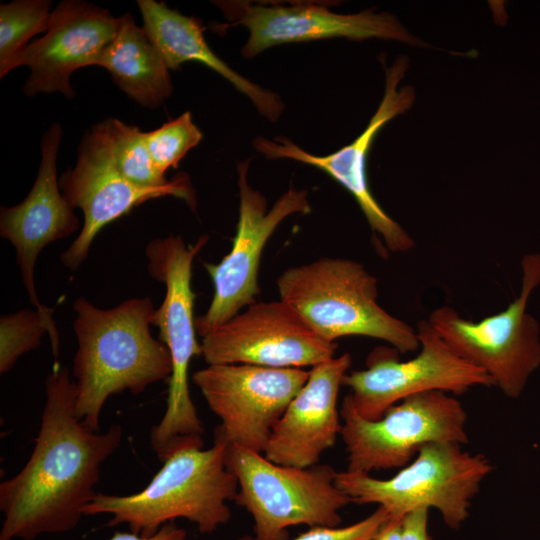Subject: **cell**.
I'll list each match as a JSON object with an SVG mask.
<instances>
[{"mask_svg":"<svg viewBox=\"0 0 540 540\" xmlns=\"http://www.w3.org/2000/svg\"><path fill=\"white\" fill-rule=\"evenodd\" d=\"M45 394L33 451L24 467L0 484V540H33L76 528L97 494L101 465L122 441L120 425L100 433L78 419L76 387L67 368L54 365Z\"/></svg>","mask_w":540,"mask_h":540,"instance_id":"obj_1","label":"cell"},{"mask_svg":"<svg viewBox=\"0 0 540 540\" xmlns=\"http://www.w3.org/2000/svg\"><path fill=\"white\" fill-rule=\"evenodd\" d=\"M73 309L78 344L72 369L75 412L86 428L98 432L107 399L126 390L137 395L169 379L171 357L151 334L155 309L149 297L131 298L110 309L79 297Z\"/></svg>","mask_w":540,"mask_h":540,"instance_id":"obj_2","label":"cell"},{"mask_svg":"<svg viewBox=\"0 0 540 540\" xmlns=\"http://www.w3.org/2000/svg\"><path fill=\"white\" fill-rule=\"evenodd\" d=\"M227 446L216 427L213 446L174 454L138 493H97L84 508V516L111 514L107 527L127 524L142 536H152L164 524L184 518L200 533L210 534L230 520L227 502L234 501L238 492V481L226 464Z\"/></svg>","mask_w":540,"mask_h":540,"instance_id":"obj_3","label":"cell"},{"mask_svg":"<svg viewBox=\"0 0 540 540\" xmlns=\"http://www.w3.org/2000/svg\"><path fill=\"white\" fill-rule=\"evenodd\" d=\"M207 241L208 236L202 235L187 246L180 236L169 235L152 240L145 249L150 276L166 286L152 319L172 362L166 410L150 431L151 448L162 462L179 451L204 446V426L189 390V366L194 356L201 355L193 315L192 263Z\"/></svg>","mask_w":540,"mask_h":540,"instance_id":"obj_4","label":"cell"},{"mask_svg":"<svg viewBox=\"0 0 540 540\" xmlns=\"http://www.w3.org/2000/svg\"><path fill=\"white\" fill-rule=\"evenodd\" d=\"M276 284L280 299L325 341L365 336L402 354L420 348L416 330L378 304L377 279L359 262L321 258L286 269Z\"/></svg>","mask_w":540,"mask_h":540,"instance_id":"obj_5","label":"cell"},{"mask_svg":"<svg viewBox=\"0 0 540 540\" xmlns=\"http://www.w3.org/2000/svg\"><path fill=\"white\" fill-rule=\"evenodd\" d=\"M226 464L238 481L234 501L252 516L256 540H288V528L300 524L339 527V511L351 503L328 464L279 465L229 442Z\"/></svg>","mask_w":540,"mask_h":540,"instance_id":"obj_6","label":"cell"},{"mask_svg":"<svg viewBox=\"0 0 540 540\" xmlns=\"http://www.w3.org/2000/svg\"><path fill=\"white\" fill-rule=\"evenodd\" d=\"M493 465L483 454L470 453L454 443H430L392 477L337 472L336 485L352 503L377 504L390 518L400 519L418 508H434L445 524L458 529L469 515Z\"/></svg>","mask_w":540,"mask_h":540,"instance_id":"obj_7","label":"cell"},{"mask_svg":"<svg viewBox=\"0 0 540 540\" xmlns=\"http://www.w3.org/2000/svg\"><path fill=\"white\" fill-rule=\"evenodd\" d=\"M521 269L520 294L499 313L475 322L441 306L428 319L460 357L486 372L509 398L520 396L540 366V326L527 311L532 292L540 285V253L525 254Z\"/></svg>","mask_w":540,"mask_h":540,"instance_id":"obj_8","label":"cell"},{"mask_svg":"<svg viewBox=\"0 0 540 540\" xmlns=\"http://www.w3.org/2000/svg\"><path fill=\"white\" fill-rule=\"evenodd\" d=\"M347 471L402 468L430 443H468L467 412L453 395L428 391L403 399L377 420L361 417L347 396L340 407Z\"/></svg>","mask_w":540,"mask_h":540,"instance_id":"obj_9","label":"cell"},{"mask_svg":"<svg viewBox=\"0 0 540 540\" xmlns=\"http://www.w3.org/2000/svg\"><path fill=\"white\" fill-rule=\"evenodd\" d=\"M59 187L69 204L82 210L83 227L72 244L61 254L62 264L76 270L86 259L96 235L108 224L129 213L141 203L164 196L184 200L195 210L196 195L189 176L178 173L168 185L141 188L127 181L118 171L108 118L85 132L77 160L59 178Z\"/></svg>","mask_w":540,"mask_h":540,"instance_id":"obj_10","label":"cell"},{"mask_svg":"<svg viewBox=\"0 0 540 540\" xmlns=\"http://www.w3.org/2000/svg\"><path fill=\"white\" fill-rule=\"evenodd\" d=\"M420 348L406 361L391 347L371 352L363 370L348 372L343 385L354 410L368 420L379 419L385 411L403 399L428 391L460 395L473 387L494 386L482 369L460 357L436 332L429 320H421L416 329Z\"/></svg>","mask_w":540,"mask_h":540,"instance_id":"obj_11","label":"cell"},{"mask_svg":"<svg viewBox=\"0 0 540 540\" xmlns=\"http://www.w3.org/2000/svg\"><path fill=\"white\" fill-rule=\"evenodd\" d=\"M249 161L237 166L240 202L232 248L218 264H204L214 294L207 311L195 318L196 331L201 337L256 302L260 293L258 271L267 241L287 217L311 211L308 192L295 188H289L268 209L265 196L248 183Z\"/></svg>","mask_w":540,"mask_h":540,"instance_id":"obj_12","label":"cell"},{"mask_svg":"<svg viewBox=\"0 0 540 540\" xmlns=\"http://www.w3.org/2000/svg\"><path fill=\"white\" fill-rule=\"evenodd\" d=\"M302 368L250 364H212L195 371L192 381L220 419L226 440L264 452L273 427L306 383Z\"/></svg>","mask_w":540,"mask_h":540,"instance_id":"obj_13","label":"cell"},{"mask_svg":"<svg viewBox=\"0 0 540 540\" xmlns=\"http://www.w3.org/2000/svg\"><path fill=\"white\" fill-rule=\"evenodd\" d=\"M408 67L406 57L397 58L385 69L383 98L367 127L350 144L325 155H313L286 137L253 140L255 149L268 159L286 158L313 166L341 184L356 200L372 231L392 252H406L414 246L410 235L379 205L370 191L367 178V158L379 131L393 118L408 110L415 92L411 86L399 88Z\"/></svg>","mask_w":540,"mask_h":540,"instance_id":"obj_14","label":"cell"},{"mask_svg":"<svg viewBox=\"0 0 540 540\" xmlns=\"http://www.w3.org/2000/svg\"><path fill=\"white\" fill-rule=\"evenodd\" d=\"M336 342L319 337L283 300L254 302L202 337L207 365L313 367L335 356Z\"/></svg>","mask_w":540,"mask_h":540,"instance_id":"obj_15","label":"cell"},{"mask_svg":"<svg viewBox=\"0 0 540 540\" xmlns=\"http://www.w3.org/2000/svg\"><path fill=\"white\" fill-rule=\"evenodd\" d=\"M228 24L243 26L249 37L241 53L253 58L282 44L330 38L364 40L379 38L418 45L402 24L390 13L366 10L353 14L332 12L325 4L299 2L284 5L241 0L213 1Z\"/></svg>","mask_w":540,"mask_h":540,"instance_id":"obj_16","label":"cell"},{"mask_svg":"<svg viewBox=\"0 0 540 540\" xmlns=\"http://www.w3.org/2000/svg\"><path fill=\"white\" fill-rule=\"evenodd\" d=\"M118 18L108 10L80 0H63L51 12L45 35L23 48L10 64L9 72L28 66L30 75L23 92H60L70 99L75 93L70 77L79 68L99 65L114 38Z\"/></svg>","mask_w":540,"mask_h":540,"instance_id":"obj_17","label":"cell"},{"mask_svg":"<svg viewBox=\"0 0 540 540\" xmlns=\"http://www.w3.org/2000/svg\"><path fill=\"white\" fill-rule=\"evenodd\" d=\"M62 127L52 124L41 140V162L36 180L26 198L16 206L1 207L0 235L16 250V260L30 302L41 312L53 309L37 296L34 271L41 250L76 232L79 219L63 196L57 179L56 160Z\"/></svg>","mask_w":540,"mask_h":540,"instance_id":"obj_18","label":"cell"},{"mask_svg":"<svg viewBox=\"0 0 540 540\" xmlns=\"http://www.w3.org/2000/svg\"><path fill=\"white\" fill-rule=\"evenodd\" d=\"M351 362L344 353L311 367L306 383L273 427L263 452L268 460L308 468L335 445L341 431L338 395Z\"/></svg>","mask_w":540,"mask_h":540,"instance_id":"obj_19","label":"cell"},{"mask_svg":"<svg viewBox=\"0 0 540 540\" xmlns=\"http://www.w3.org/2000/svg\"><path fill=\"white\" fill-rule=\"evenodd\" d=\"M137 3L143 29L169 70H176L186 62L202 63L246 95L263 117L271 122L279 119L285 108L279 95L243 77L219 58L205 40L200 19L185 16L163 2L139 0Z\"/></svg>","mask_w":540,"mask_h":540,"instance_id":"obj_20","label":"cell"},{"mask_svg":"<svg viewBox=\"0 0 540 540\" xmlns=\"http://www.w3.org/2000/svg\"><path fill=\"white\" fill-rule=\"evenodd\" d=\"M116 34L99 65L113 82L141 106L156 109L173 92L169 69L157 48L130 12L118 17Z\"/></svg>","mask_w":540,"mask_h":540,"instance_id":"obj_21","label":"cell"},{"mask_svg":"<svg viewBox=\"0 0 540 540\" xmlns=\"http://www.w3.org/2000/svg\"><path fill=\"white\" fill-rule=\"evenodd\" d=\"M49 335L55 365H58L59 333L53 311L22 309L0 318V373L9 371L20 356L36 349L42 336Z\"/></svg>","mask_w":540,"mask_h":540,"instance_id":"obj_22","label":"cell"},{"mask_svg":"<svg viewBox=\"0 0 540 540\" xmlns=\"http://www.w3.org/2000/svg\"><path fill=\"white\" fill-rule=\"evenodd\" d=\"M51 2L15 0L0 6V77L8 72L13 59L35 35L50 25Z\"/></svg>","mask_w":540,"mask_h":540,"instance_id":"obj_23","label":"cell"},{"mask_svg":"<svg viewBox=\"0 0 540 540\" xmlns=\"http://www.w3.org/2000/svg\"><path fill=\"white\" fill-rule=\"evenodd\" d=\"M113 144V156L119 173L141 188H160L169 184L155 165L148 150L144 132L135 125L108 118Z\"/></svg>","mask_w":540,"mask_h":540,"instance_id":"obj_24","label":"cell"},{"mask_svg":"<svg viewBox=\"0 0 540 540\" xmlns=\"http://www.w3.org/2000/svg\"><path fill=\"white\" fill-rule=\"evenodd\" d=\"M144 136L155 165L164 174L171 167L177 168L187 152L197 146L203 137L189 111L155 130L144 132Z\"/></svg>","mask_w":540,"mask_h":540,"instance_id":"obj_25","label":"cell"},{"mask_svg":"<svg viewBox=\"0 0 540 540\" xmlns=\"http://www.w3.org/2000/svg\"><path fill=\"white\" fill-rule=\"evenodd\" d=\"M390 518L382 506L366 518L345 527H312L293 540H371L380 527ZM236 540H256L254 536L244 535Z\"/></svg>","mask_w":540,"mask_h":540,"instance_id":"obj_26","label":"cell"},{"mask_svg":"<svg viewBox=\"0 0 540 540\" xmlns=\"http://www.w3.org/2000/svg\"><path fill=\"white\" fill-rule=\"evenodd\" d=\"M427 508H418L407 513L402 519L401 540H431L428 534Z\"/></svg>","mask_w":540,"mask_h":540,"instance_id":"obj_27","label":"cell"},{"mask_svg":"<svg viewBox=\"0 0 540 540\" xmlns=\"http://www.w3.org/2000/svg\"><path fill=\"white\" fill-rule=\"evenodd\" d=\"M186 538L185 529L177 526L174 522H168L152 536L117 531L109 540H186Z\"/></svg>","mask_w":540,"mask_h":540,"instance_id":"obj_28","label":"cell"},{"mask_svg":"<svg viewBox=\"0 0 540 540\" xmlns=\"http://www.w3.org/2000/svg\"><path fill=\"white\" fill-rule=\"evenodd\" d=\"M402 519L389 518L371 540H401Z\"/></svg>","mask_w":540,"mask_h":540,"instance_id":"obj_29","label":"cell"}]
</instances>
